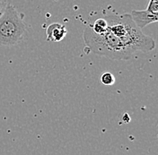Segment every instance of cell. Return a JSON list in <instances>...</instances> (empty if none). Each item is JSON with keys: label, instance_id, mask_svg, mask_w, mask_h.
I'll return each mask as SVG.
<instances>
[{"label": "cell", "instance_id": "cell-1", "mask_svg": "<svg viewBox=\"0 0 158 155\" xmlns=\"http://www.w3.org/2000/svg\"><path fill=\"white\" fill-rule=\"evenodd\" d=\"M105 19L109 29L122 41L125 48L132 55L136 51L149 52L156 48L155 39L142 32L129 14H110Z\"/></svg>", "mask_w": 158, "mask_h": 155}, {"label": "cell", "instance_id": "cell-2", "mask_svg": "<svg viewBox=\"0 0 158 155\" xmlns=\"http://www.w3.org/2000/svg\"><path fill=\"white\" fill-rule=\"evenodd\" d=\"M84 40L93 53L113 60H128L132 54L125 48L122 41L110 31L97 34L88 26L84 31Z\"/></svg>", "mask_w": 158, "mask_h": 155}, {"label": "cell", "instance_id": "cell-3", "mask_svg": "<svg viewBox=\"0 0 158 155\" xmlns=\"http://www.w3.org/2000/svg\"><path fill=\"white\" fill-rule=\"evenodd\" d=\"M27 27L14 6L7 4L0 14V44L14 46L20 43L26 33Z\"/></svg>", "mask_w": 158, "mask_h": 155}, {"label": "cell", "instance_id": "cell-4", "mask_svg": "<svg viewBox=\"0 0 158 155\" xmlns=\"http://www.w3.org/2000/svg\"><path fill=\"white\" fill-rule=\"evenodd\" d=\"M130 16L139 29H144L148 24L157 22V15L153 14L148 10H133Z\"/></svg>", "mask_w": 158, "mask_h": 155}, {"label": "cell", "instance_id": "cell-5", "mask_svg": "<svg viewBox=\"0 0 158 155\" xmlns=\"http://www.w3.org/2000/svg\"><path fill=\"white\" fill-rule=\"evenodd\" d=\"M67 33L68 31L66 26L59 22H53L49 24L46 30L47 39L50 42H59L65 39Z\"/></svg>", "mask_w": 158, "mask_h": 155}, {"label": "cell", "instance_id": "cell-6", "mask_svg": "<svg viewBox=\"0 0 158 155\" xmlns=\"http://www.w3.org/2000/svg\"><path fill=\"white\" fill-rule=\"evenodd\" d=\"M89 27L92 31L97 34H101L105 32L108 29V23L105 18H99L95 20L92 24H89Z\"/></svg>", "mask_w": 158, "mask_h": 155}, {"label": "cell", "instance_id": "cell-7", "mask_svg": "<svg viewBox=\"0 0 158 155\" xmlns=\"http://www.w3.org/2000/svg\"><path fill=\"white\" fill-rule=\"evenodd\" d=\"M100 81L105 86H111L115 84V76L110 72H104L101 75Z\"/></svg>", "mask_w": 158, "mask_h": 155}, {"label": "cell", "instance_id": "cell-8", "mask_svg": "<svg viewBox=\"0 0 158 155\" xmlns=\"http://www.w3.org/2000/svg\"><path fill=\"white\" fill-rule=\"evenodd\" d=\"M146 10H148V12L152 13L153 14H158V0H149L148 3V8Z\"/></svg>", "mask_w": 158, "mask_h": 155}, {"label": "cell", "instance_id": "cell-9", "mask_svg": "<svg viewBox=\"0 0 158 155\" xmlns=\"http://www.w3.org/2000/svg\"><path fill=\"white\" fill-rule=\"evenodd\" d=\"M6 6H7V2L6 0H0V14H2V12L6 8Z\"/></svg>", "mask_w": 158, "mask_h": 155}, {"label": "cell", "instance_id": "cell-10", "mask_svg": "<svg viewBox=\"0 0 158 155\" xmlns=\"http://www.w3.org/2000/svg\"><path fill=\"white\" fill-rule=\"evenodd\" d=\"M122 120H123L124 123H128L130 121V117H129L128 114H124L123 116H122Z\"/></svg>", "mask_w": 158, "mask_h": 155}]
</instances>
